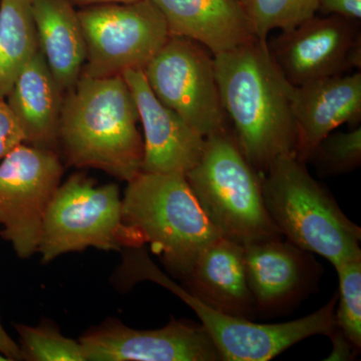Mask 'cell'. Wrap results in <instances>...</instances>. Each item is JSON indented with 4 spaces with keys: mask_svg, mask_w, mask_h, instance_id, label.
<instances>
[{
    "mask_svg": "<svg viewBox=\"0 0 361 361\" xmlns=\"http://www.w3.org/2000/svg\"><path fill=\"white\" fill-rule=\"evenodd\" d=\"M332 339V353L327 360H348L351 357V351L353 348V344L348 341L343 334L336 329L334 334L329 336Z\"/></svg>",
    "mask_w": 361,
    "mask_h": 361,
    "instance_id": "cell-27",
    "label": "cell"
},
{
    "mask_svg": "<svg viewBox=\"0 0 361 361\" xmlns=\"http://www.w3.org/2000/svg\"><path fill=\"white\" fill-rule=\"evenodd\" d=\"M137 1V0H71V4L75 6H97V4H130V2Z\"/></svg>",
    "mask_w": 361,
    "mask_h": 361,
    "instance_id": "cell-29",
    "label": "cell"
},
{
    "mask_svg": "<svg viewBox=\"0 0 361 361\" xmlns=\"http://www.w3.org/2000/svg\"><path fill=\"white\" fill-rule=\"evenodd\" d=\"M128 261L135 279L152 280L163 285L193 308L223 360H271L303 339L314 336H330L336 329L337 294L320 310L300 319L259 324L247 318L225 314L202 303L186 289L165 276L142 252H135Z\"/></svg>",
    "mask_w": 361,
    "mask_h": 361,
    "instance_id": "cell-7",
    "label": "cell"
},
{
    "mask_svg": "<svg viewBox=\"0 0 361 361\" xmlns=\"http://www.w3.org/2000/svg\"><path fill=\"white\" fill-rule=\"evenodd\" d=\"M122 75L134 97L144 129L142 172L186 174L200 160L205 137L159 101L142 70H128Z\"/></svg>",
    "mask_w": 361,
    "mask_h": 361,
    "instance_id": "cell-13",
    "label": "cell"
},
{
    "mask_svg": "<svg viewBox=\"0 0 361 361\" xmlns=\"http://www.w3.org/2000/svg\"><path fill=\"white\" fill-rule=\"evenodd\" d=\"M188 184L223 238L246 245L281 238L266 210L261 176L228 130L206 137Z\"/></svg>",
    "mask_w": 361,
    "mask_h": 361,
    "instance_id": "cell-5",
    "label": "cell"
},
{
    "mask_svg": "<svg viewBox=\"0 0 361 361\" xmlns=\"http://www.w3.org/2000/svg\"><path fill=\"white\" fill-rule=\"evenodd\" d=\"M182 280L192 296L214 310L248 319L256 310L243 245L231 240L220 237L207 246Z\"/></svg>",
    "mask_w": 361,
    "mask_h": 361,
    "instance_id": "cell-16",
    "label": "cell"
},
{
    "mask_svg": "<svg viewBox=\"0 0 361 361\" xmlns=\"http://www.w3.org/2000/svg\"><path fill=\"white\" fill-rule=\"evenodd\" d=\"M339 279L336 329L355 349L361 348V258L336 266Z\"/></svg>",
    "mask_w": 361,
    "mask_h": 361,
    "instance_id": "cell-23",
    "label": "cell"
},
{
    "mask_svg": "<svg viewBox=\"0 0 361 361\" xmlns=\"http://www.w3.org/2000/svg\"><path fill=\"white\" fill-rule=\"evenodd\" d=\"M142 245L139 234L123 223L118 185H97L80 173L56 190L45 212L37 253L47 263L89 247L110 251Z\"/></svg>",
    "mask_w": 361,
    "mask_h": 361,
    "instance_id": "cell-6",
    "label": "cell"
},
{
    "mask_svg": "<svg viewBox=\"0 0 361 361\" xmlns=\"http://www.w3.org/2000/svg\"><path fill=\"white\" fill-rule=\"evenodd\" d=\"M291 109L297 132L296 158L306 163L330 133L344 123L360 125L361 73H344L293 87Z\"/></svg>",
    "mask_w": 361,
    "mask_h": 361,
    "instance_id": "cell-14",
    "label": "cell"
},
{
    "mask_svg": "<svg viewBox=\"0 0 361 361\" xmlns=\"http://www.w3.org/2000/svg\"><path fill=\"white\" fill-rule=\"evenodd\" d=\"M78 13L87 45L85 77L142 70L171 37L165 18L151 0L97 4Z\"/></svg>",
    "mask_w": 361,
    "mask_h": 361,
    "instance_id": "cell-8",
    "label": "cell"
},
{
    "mask_svg": "<svg viewBox=\"0 0 361 361\" xmlns=\"http://www.w3.org/2000/svg\"><path fill=\"white\" fill-rule=\"evenodd\" d=\"M214 66L223 108L249 163L264 173L281 157H296L293 85L273 61L268 44L252 40L214 56Z\"/></svg>",
    "mask_w": 361,
    "mask_h": 361,
    "instance_id": "cell-1",
    "label": "cell"
},
{
    "mask_svg": "<svg viewBox=\"0 0 361 361\" xmlns=\"http://www.w3.org/2000/svg\"><path fill=\"white\" fill-rule=\"evenodd\" d=\"M32 0H0V99L39 51Z\"/></svg>",
    "mask_w": 361,
    "mask_h": 361,
    "instance_id": "cell-20",
    "label": "cell"
},
{
    "mask_svg": "<svg viewBox=\"0 0 361 361\" xmlns=\"http://www.w3.org/2000/svg\"><path fill=\"white\" fill-rule=\"evenodd\" d=\"M0 353L9 361L23 360L20 346L7 334L0 322Z\"/></svg>",
    "mask_w": 361,
    "mask_h": 361,
    "instance_id": "cell-28",
    "label": "cell"
},
{
    "mask_svg": "<svg viewBox=\"0 0 361 361\" xmlns=\"http://www.w3.org/2000/svg\"><path fill=\"white\" fill-rule=\"evenodd\" d=\"M85 361L223 360L202 325L172 319L155 330H137L106 320L80 337Z\"/></svg>",
    "mask_w": 361,
    "mask_h": 361,
    "instance_id": "cell-12",
    "label": "cell"
},
{
    "mask_svg": "<svg viewBox=\"0 0 361 361\" xmlns=\"http://www.w3.org/2000/svg\"><path fill=\"white\" fill-rule=\"evenodd\" d=\"M23 142L25 135L20 123L6 99H0V161Z\"/></svg>",
    "mask_w": 361,
    "mask_h": 361,
    "instance_id": "cell-25",
    "label": "cell"
},
{
    "mask_svg": "<svg viewBox=\"0 0 361 361\" xmlns=\"http://www.w3.org/2000/svg\"><path fill=\"white\" fill-rule=\"evenodd\" d=\"M322 16H337L358 23L361 18V0H318Z\"/></svg>",
    "mask_w": 361,
    "mask_h": 361,
    "instance_id": "cell-26",
    "label": "cell"
},
{
    "mask_svg": "<svg viewBox=\"0 0 361 361\" xmlns=\"http://www.w3.org/2000/svg\"><path fill=\"white\" fill-rule=\"evenodd\" d=\"M20 334L23 360L85 361L80 341L63 336L59 327L49 320L37 326L14 325Z\"/></svg>",
    "mask_w": 361,
    "mask_h": 361,
    "instance_id": "cell-22",
    "label": "cell"
},
{
    "mask_svg": "<svg viewBox=\"0 0 361 361\" xmlns=\"http://www.w3.org/2000/svg\"><path fill=\"white\" fill-rule=\"evenodd\" d=\"M122 212L123 223L180 279L221 237L184 174L140 173L128 183Z\"/></svg>",
    "mask_w": 361,
    "mask_h": 361,
    "instance_id": "cell-4",
    "label": "cell"
},
{
    "mask_svg": "<svg viewBox=\"0 0 361 361\" xmlns=\"http://www.w3.org/2000/svg\"><path fill=\"white\" fill-rule=\"evenodd\" d=\"M63 175L58 152L25 142L0 161V236L18 257L37 253L45 212Z\"/></svg>",
    "mask_w": 361,
    "mask_h": 361,
    "instance_id": "cell-10",
    "label": "cell"
},
{
    "mask_svg": "<svg viewBox=\"0 0 361 361\" xmlns=\"http://www.w3.org/2000/svg\"><path fill=\"white\" fill-rule=\"evenodd\" d=\"M247 282L255 307L273 310L295 298L310 277L308 256L281 238L243 245Z\"/></svg>",
    "mask_w": 361,
    "mask_h": 361,
    "instance_id": "cell-17",
    "label": "cell"
},
{
    "mask_svg": "<svg viewBox=\"0 0 361 361\" xmlns=\"http://www.w3.org/2000/svg\"><path fill=\"white\" fill-rule=\"evenodd\" d=\"M137 104L123 75H80L66 90L59 145L71 167L103 171L129 183L142 172L144 140Z\"/></svg>",
    "mask_w": 361,
    "mask_h": 361,
    "instance_id": "cell-2",
    "label": "cell"
},
{
    "mask_svg": "<svg viewBox=\"0 0 361 361\" xmlns=\"http://www.w3.org/2000/svg\"><path fill=\"white\" fill-rule=\"evenodd\" d=\"M63 97L44 54L37 51L6 97L25 144L56 151Z\"/></svg>",
    "mask_w": 361,
    "mask_h": 361,
    "instance_id": "cell-18",
    "label": "cell"
},
{
    "mask_svg": "<svg viewBox=\"0 0 361 361\" xmlns=\"http://www.w3.org/2000/svg\"><path fill=\"white\" fill-rule=\"evenodd\" d=\"M360 37L355 21L315 14L267 44L287 82L300 87L360 68Z\"/></svg>",
    "mask_w": 361,
    "mask_h": 361,
    "instance_id": "cell-11",
    "label": "cell"
},
{
    "mask_svg": "<svg viewBox=\"0 0 361 361\" xmlns=\"http://www.w3.org/2000/svg\"><path fill=\"white\" fill-rule=\"evenodd\" d=\"M254 35L268 42L272 30H290L315 16L318 0H242Z\"/></svg>",
    "mask_w": 361,
    "mask_h": 361,
    "instance_id": "cell-21",
    "label": "cell"
},
{
    "mask_svg": "<svg viewBox=\"0 0 361 361\" xmlns=\"http://www.w3.org/2000/svg\"><path fill=\"white\" fill-rule=\"evenodd\" d=\"M169 32L206 47L213 56L257 39L242 0H151Z\"/></svg>",
    "mask_w": 361,
    "mask_h": 361,
    "instance_id": "cell-15",
    "label": "cell"
},
{
    "mask_svg": "<svg viewBox=\"0 0 361 361\" xmlns=\"http://www.w3.org/2000/svg\"><path fill=\"white\" fill-rule=\"evenodd\" d=\"M0 361H9V360H7L6 356H4V355H2L1 353H0Z\"/></svg>",
    "mask_w": 361,
    "mask_h": 361,
    "instance_id": "cell-30",
    "label": "cell"
},
{
    "mask_svg": "<svg viewBox=\"0 0 361 361\" xmlns=\"http://www.w3.org/2000/svg\"><path fill=\"white\" fill-rule=\"evenodd\" d=\"M142 71L159 101L202 137L227 130L214 56L203 45L171 35Z\"/></svg>",
    "mask_w": 361,
    "mask_h": 361,
    "instance_id": "cell-9",
    "label": "cell"
},
{
    "mask_svg": "<svg viewBox=\"0 0 361 361\" xmlns=\"http://www.w3.org/2000/svg\"><path fill=\"white\" fill-rule=\"evenodd\" d=\"M308 161L324 176L348 174L361 164L360 126L349 132L330 133L317 145Z\"/></svg>",
    "mask_w": 361,
    "mask_h": 361,
    "instance_id": "cell-24",
    "label": "cell"
},
{
    "mask_svg": "<svg viewBox=\"0 0 361 361\" xmlns=\"http://www.w3.org/2000/svg\"><path fill=\"white\" fill-rule=\"evenodd\" d=\"M263 199L282 236L336 266L361 258V229L295 156H284L261 174Z\"/></svg>",
    "mask_w": 361,
    "mask_h": 361,
    "instance_id": "cell-3",
    "label": "cell"
},
{
    "mask_svg": "<svg viewBox=\"0 0 361 361\" xmlns=\"http://www.w3.org/2000/svg\"><path fill=\"white\" fill-rule=\"evenodd\" d=\"M39 51L63 92L82 75L87 45L78 13L71 0H32Z\"/></svg>",
    "mask_w": 361,
    "mask_h": 361,
    "instance_id": "cell-19",
    "label": "cell"
}]
</instances>
